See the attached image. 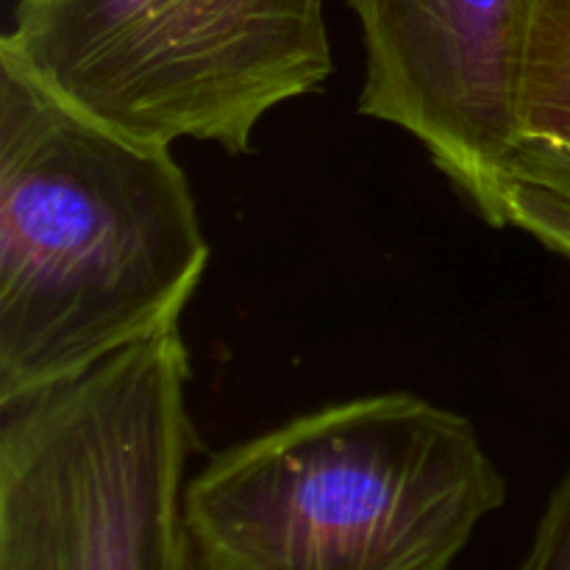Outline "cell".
Segmentation results:
<instances>
[{
    "mask_svg": "<svg viewBox=\"0 0 570 570\" xmlns=\"http://www.w3.org/2000/svg\"><path fill=\"white\" fill-rule=\"evenodd\" d=\"M365 39L356 109L404 128L493 228L521 145L527 0H348Z\"/></svg>",
    "mask_w": 570,
    "mask_h": 570,
    "instance_id": "cell-5",
    "label": "cell"
},
{
    "mask_svg": "<svg viewBox=\"0 0 570 570\" xmlns=\"http://www.w3.org/2000/svg\"><path fill=\"white\" fill-rule=\"evenodd\" d=\"M178 328L0 415V570H204L187 518L198 449Z\"/></svg>",
    "mask_w": 570,
    "mask_h": 570,
    "instance_id": "cell-3",
    "label": "cell"
},
{
    "mask_svg": "<svg viewBox=\"0 0 570 570\" xmlns=\"http://www.w3.org/2000/svg\"><path fill=\"white\" fill-rule=\"evenodd\" d=\"M206 265L173 150L0 59V410L178 328Z\"/></svg>",
    "mask_w": 570,
    "mask_h": 570,
    "instance_id": "cell-1",
    "label": "cell"
},
{
    "mask_svg": "<svg viewBox=\"0 0 570 570\" xmlns=\"http://www.w3.org/2000/svg\"><path fill=\"white\" fill-rule=\"evenodd\" d=\"M532 148H538V145H532ZM540 150H546V148H540ZM546 154H551V156H554V159L566 161V165L570 167V159H568V156H562V154H554V150H546Z\"/></svg>",
    "mask_w": 570,
    "mask_h": 570,
    "instance_id": "cell-9",
    "label": "cell"
},
{
    "mask_svg": "<svg viewBox=\"0 0 570 570\" xmlns=\"http://www.w3.org/2000/svg\"><path fill=\"white\" fill-rule=\"evenodd\" d=\"M504 501L465 415L382 393L209 456L184 518L204 570H451Z\"/></svg>",
    "mask_w": 570,
    "mask_h": 570,
    "instance_id": "cell-2",
    "label": "cell"
},
{
    "mask_svg": "<svg viewBox=\"0 0 570 570\" xmlns=\"http://www.w3.org/2000/svg\"><path fill=\"white\" fill-rule=\"evenodd\" d=\"M326 0H20L0 59L106 128L250 154L334 72Z\"/></svg>",
    "mask_w": 570,
    "mask_h": 570,
    "instance_id": "cell-4",
    "label": "cell"
},
{
    "mask_svg": "<svg viewBox=\"0 0 570 570\" xmlns=\"http://www.w3.org/2000/svg\"><path fill=\"white\" fill-rule=\"evenodd\" d=\"M518 126L521 145L570 159V0H527Z\"/></svg>",
    "mask_w": 570,
    "mask_h": 570,
    "instance_id": "cell-6",
    "label": "cell"
},
{
    "mask_svg": "<svg viewBox=\"0 0 570 570\" xmlns=\"http://www.w3.org/2000/svg\"><path fill=\"white\" fill-rule=\"evenodd\" d=\"M515 570H570V465L551 490L532 543Z\"/></svg>",
    "mask_w": 570,
    "mask_h": 570,
    "instance_id": "cell-8",
    "label": "cell"
},
{
    "mask_svg": "<svg viewBox=\"0 0 570 570\" xmlns=\"http://www.w3.org/2000/svg\"><path fill=\"white\" fill-rule=\"evenodd\" d=\"M507 226L570 259V167L546 150L521 145L504 189Z\"/></svg>",
    "mask_w": 570,
    "mask_h": 570,
    "instance_id": "cell-7",
    "label": "cell"
}]
</instances>
